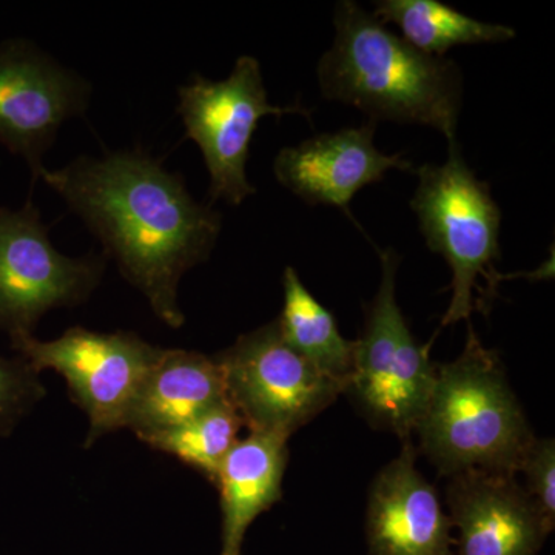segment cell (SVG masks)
<instances>
[{
  "label": "cell",
  "instance_id": "6da1fadb",
  "mask_svg": "<svg viewBox=\"0 0 555 555\" xmlns=\"http://www.w3.org/2000/svg\"><path fill=\"white\" fill-rule=\"evenodd\" d=\"M40 181L65 201L122 276L171 328L184 324L179 281L210 258L222 215L190 195L181 175L141 150L80 156Z\"/></svg>",
  "mask_w": 555,
  "mask_h": 555
},
{
  "label": "cell",
  "instance_id": "7a4b0ae2",
  "mask_svg": "<svg viewBox=\"0 0 555 555\" xmlns=\"http://www.w3.org/2000/svg\"><path fill=\"white\" fill-rule=\"evenodd\" d=\"M335 39L317 67L321 94L352 105L371 120L418 124L456 138L463 105L462 69L430 56L352 0L334 11Z\"/></svg>",
  "mask_w": 555,
  "mask_h": 555
},
{
  "label": "cell",
  "instance_id": "3957f363",
  "mask_svg": "<svg viewBox=\"0 0 555 555\" xmlns=\"http://www.w3.org/2000/svg\"><path fill=\"white\" fill-rule=\"evenodd\" d=\"M441 476L489 470L517 476L532 441L528 420L496 352L467 321L465 349L436 366V382L415 430Z\"/></svg>",
  "mask_w": 555,
  "mask_h": 555
},
{
  "label": "cell",
  "instance_id": "277c9868",
  "mask_svg": "<svg viewBox=\"0 0 555 555\" xmlns=\"http://www.w3.org/2000/svg\"><path fill=\"white\" fill-rule=\"evenodd\" d=\"M448 144L443 164L415 169L418 184L411 201L427 247L441 255L452 272L451 302L441 327L469 321L474 310L489 313L503 280L496 270L502 210L488 182L467 166L456 138Z\"/></svg>",
  "mask_w": 555,
  "mask_h": 555
},
{
  "label": "cell",
  "instance_id": "5b68a950",
  "mask_svg": "<svg viewBox=\"0 0 555 555\" xmlns=\"http://www.w3.org/2000/svg\"><path fill=\"white\" fill-rule=\"evenodd\" d=\"M378 254L382 283L356 341V364L346 392L372 425L411 440L433 392L436 366L427 347L416 343L397 302L400 255L393 248Z\"/></svg>",
  "mask_w": 555,
  "mask_h": 555
},
{
  "label": "cell",
  "instance_id": "8992f818",
  "mask_svg": "<svg viewBox=\"0 0 555 555\" xmlns=\"http://www.w3.org/2000/svg\"><path fill=\"white\" fill-rule=\"evenodd\" d=\"M178 115L185 138L192 139L206 163L211 201L240 206L257 189L246 167L251 138L266 116H312L301 104L275 105L269 101L261 65L254 56H241L229 78L210 80L195 75L178 89Z\"/></svg>",
  "mask_w": 555,
  "mask_h": 555
},
{
  "label": "cell",
  "instance_id": "52a82bcc",
  "mask_svg": "<svg viewBox=\"0 0 555 555\" xmlns=\"http://www.w3.org/2000/svg\"><path fill=\"white\" fill-rule=\"evenodd\" d=\"M244 426L291 438L346 392L284 341L276 320L214 356Z\"/></svg>",
  "mask_w": 555,
  "mask_h": 555
},
{
  "label": "cell",
  "instance_id": "ba28073f",
  "mask_svg": "<svg viewBox=\"0 0 555 555\" xmlns=\"http://www.w3.org/2000/svg\"><path fill=\"white\" fill-rule=\"evenodd\" d=\"M33 371L57 372L73 401L89 416L86 447L113 430L126 427L127 416L160 347L131 332L101 334L80 326L60 338L39 341L33 335L10 338Z\"/></svg>",
  "mask_w": 555,
  "mask_h": 555
},
{
  "label": "cell",
  "instance_id": "9c48e42d",
  "mask_svg": "<svg viewBox=\"0 0 555 555\" xmlns=\"http://www.w3.org/2000/svg\"><path fill=\"white\" fill-rule=\"evenodd\" d=\"M104 270L100 255L61 254L31 201L20 210L0 208V331L10 338L33 335L50 310L82 305Z\"/></svg>",
  "mask_w": 555,
  "mask_h": 555
},
{
  "label": "cell",
  "instance_id": "30bf717a",
  "mask_svg": "<svg viewBox=\"0 0 555 555\" xmlns=\"http://www.w3.org/2000/svg\"><path fill=\"white\" fill-rule=\"evenodd\" d=\"M91 83L24 39L0 46V144L21 156L33 182L47 169L43 156L69 119L82 118Z\"/></svg>",
  "mask_w": 555,
  "mask_h": 555
},
{
  "label": "cell",
  "instance_id": "8fae6325",
  "mask_svg": "<svg viewBox=\"0 0 555 555\" xmlns=\"http://www.w3.org/2000/svg\"><path fill=\"white\" fill-rule=\"evenodd\" d=\"M374 120L321 133L278 152L273 160L276 181L309 206H331L352 219L350 201L387 171H412L415 167L400 153L387 155L375 145Z\"/></svg>",
  "mask_w": 555,
  "mask_h": 555
},
{
  "label": "cell",
  "instance_id": "7c38bea8",
  "mask_svg": "<svg viewBox=\"0 0 555 555\" xmlns=\"http://www.w3.org/2000/svg\"><path fill=\"white\" fill-rule=\"evenodd\" d=\"M447 495L455 555H537L550 535L514 474H455Z\"/></svg>",
  "mask_w": 555,
  "mask_h": 555
},
{
  "label": "cell",
  "instance_id": "4fadbf2b",
  "mask_svg": "<svg viewBox=\"0 0 555 555\" xmlns=\"http://www.w3.org/2000/svg\"><path fill=\"white\" fill-rule=\"evenodd\" d=\"M415 459L414 444L403 440L400 455L372 483L366 517L371 555H455L451 520Z\"/></svg>",
  "mask_w": 555,
  "mask_h": 555
},
{
  "label": "cell",
  "instance_id": "5bb4252c",
  "mask_svg": "<svg viewBox=\"0 0 555 555\" xmlns=\"http://www.w3.org/2000/svg\"><path fill=\"white\" fill-rule=\"evenodd\" d=\"M228 401L224 377L215 357L160 349L142 383L126 427L139 440L182 425Z\"/></svg>",
  "mask_w": 555,
  "mask_h": 555
},
{
  "label": "cell",
  "instance_id": "9a60e30c",
  "mask_svg": "<svg viewBox=\"0 0 555 555\" xmlns=\"http://www.w3.org/2000/svg\"><path fill=\"white\" fill-rule=\"evenodd\" d=\"M287 437L250 430L222 460L215 478L222 513V555H240L248 526L280 502Z\"/></svg>",
  "mask_w": 555,
  "mask_h": 555
},
{
  "label": "cell",
  "instance_id": "2e32d148",
  "mask_svg": "<svg viewBox=\"0 0 555 555\" xmlns=\"http://www.w3.org/2000/svg\"><path fill=\"white\" fill-rule=\"evenodd\" d=\"M283 288V312L276 323L284 341L347 390L356 364V341L343 337L331 310L310 294L291 266L284 269Z\"/></svg>",
  "mask_w": 555,
  "mask_h": 555
},
{
  "label": "cell",
  "instance_id": "e0dca14e",
  "mask_svg": "<svg viewBox=\"0 0 555 555\" xmlns=\"http://www.w3.org/2000/svg\"><path fill=\"white\" fill-rule=\"evenodd\" d=\"M372 14L383 25H397L401 38L416 50L437 57H447L455 47L516 38L514 28L474 20L437 0H379Z\"/></svg>",
  "mask_w": 555,
  "mask_h": 555
},
{
  "label": "cell",
  "instance_id": "ac0fdd59",
  "mask_svg": "<svg viewBox=\"0 0 555 555\" xmlns=\"http://www.w3.org/2000/svg\"><path fill=\"white\" fill-rule=\"evenodd\" d=\"M241 427L243 420L228 400L182 425L145 438L144 443L175 456L215 483L222 460L238 441Z\"/></svg>",
  "mask_w": 555,
  "mask_h": 555
},
{
  "label": "cell",
  "instance_id": "d6986e66",
  "mask_svg": "<svg viewBox=\"0 0 555 555\" xmlns=\"http://www.w3.org/2000/svg\"><path fill=\"white\" fill-rule=\"evenodd\" d=\"M46 396V387L21 357L0 356V436H9L21 418Z\"/></svg>",
  "mask_w": 555,
  "mask_h": 555
},
{
  "label": "cell",
  "instance_id": "ffe728a7",
  "mask_svg": "<svg viewBox=\"0 0 555 555\" xmlns=\"http://www.w3.org/2000/svg\"><path fill=\"white\" fill-rule=\"evenodd\" d=\"M526 477L525 491L547 531L555 525V441L537 438L526 454L520 470Z\"/></svg>",
  "mask_w": 555,
  "mask_h": 555
}]
</instances>
